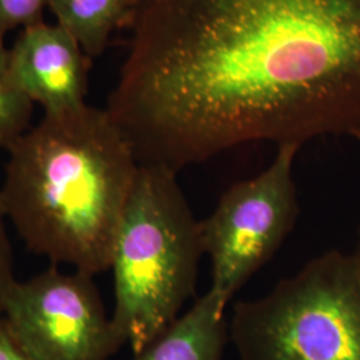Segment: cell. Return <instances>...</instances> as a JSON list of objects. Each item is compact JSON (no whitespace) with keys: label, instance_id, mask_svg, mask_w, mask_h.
Returning <instances> with one entry per match:
<instances>
[{"label":"cell","instance_id":"1","mask_svg":"<svg viewBox=\"0 0 360 360\" xmlns=\"http://www.w3.org/2000/svg\"><path fill=\"white\" fill-rule=\"evenodd\" d=\"M105 110L139 165L248 143H360V0H134Z\"/></svg>","mask_w":360,"mask_h":360},{"label":"cell","instance_id":"2","mask_svg":"<svg viewBox=\"0 0 360 360\" xmlns=\"http://www.w3.org/2000/svg\"><path fill=\"white\" fill-rule=\"evenodd\" d=\"M138 168L105 108L44 114L8 150L6 215L30 251L95 276L111 267Z\"/></svg>","mask_w":360,"mask_h":360},{"label":"cell","instance_id":"3","mask_svg":"<svg viewBox=\"0 0 360 360\" xmlns=\"http://www.w3.org/2000/svg\"><path fill=\"white\" fill-rule=\"evenodd\" d=\"M202 255L200 221L181 191L178 172L139 165L110 267L111 319L134 355L179 318L195 294Z\"/></svg>","mask_w":360,"mask_h":360},{"label":"cell","instance_id":"4","mask_svg":"<svg viewBox=\"0 0 360 360\" xmlns=\"http://www.w3.org/2000/svg\"><path fill=\"white\" fill-rule=\"evenodd\" d=\"M239 360H360V257L328 251L233 306Z\"/></svg>","mask_w":360,"mask_h":360},{"label":"cell","instance_id":"5","mask_svg":"<svg viewBox=\"0 0 360 360\" xmlns=\"http://www.w3.org/2000/svg\"><path fill=\"white\" fill-rule=\"evenodd\" d=\"M297 144H281L270 166L235 183L200 220L203 251L211 262L214 292L231 302L283 245L295 227L299 202L294 180Z\"/></svg>","mask_w":360,"mask_h":360},{"label":"cell","instance_id":"6","mask_svg":"<svg viewBox=\"0 0 360 360\" xmlns=\"http://www.w3.org/2000/svg\"><path fill=\"white\" fill-rule=\"evenodd\" d=\"M0 318L31 360H110L124 346L94 276L80 271L16 279Z\"/></svg>","mask_w":360,"mask_h":360},{"label":"cell","instance_id":"7","mask_svg":"<svg viewBox=\"0 0 360 360\" xmlns=\"http://www.w3.org/2000/svg\"><path fill=\"white\" fill-rule=\"evenodd\" d=\"M8 56L18 86L44 114L87 104L91 58L63 27L44 20L25 27Z\"/></svg>","mask_w":360,"mask_h":360},{"label":"cell","instance_id":"8","mask_svg":"<svg viewBox=\"0 0 360 360\" xmlns=\"http://www.w3.org/2000/svg\"><path fill=\"white\" fill-rule=\"evenodd\" d=\"M229 300L212 290L135 355V360H223L230 339Z\"/></svg>","mask_w":360,"mask_h":360},{"label":"cell","instance_id":"9","mask_svg":"<svg viewBox=\"0 0 360 360\" xmlns=\"http://www.w3.org/2000/svg\"><path fill=\"white\" fill-rule=\"evenodd\" d=\"M49 10L92 59L103 53L116 30L129 27L134 0H49Z\"/></svg>","mask_w":360,"mask_h":360},{"label":"cell","instance_id":"10","mask_svg":"<svg viewBox=\"0 0 360 360\" xmlns=\"http://www.w3.org/2000/svg\"><path fill=\"white\" fill-rule=\"evenodd\" d=\"M34 107L13 77L8 47L0 37V148L8 151L30 129Z\"/></svg>","mask_w":360,"mask_h":360},{"label":"cell","instance_id":"11","mask_svg":"<svg viewBox=\"0 0 360 360\" xmlns=\"http://www.w3.org/2000/svg\"><path fill=\"white\" fill-rule=\"evenodd\" d=\"M49 0H0V37L43 20Z\"/></svg>","mask_w":360,"mask_h":360},{"label":"cell","instance_id":"12","mask_svg":"<svg viewBox=\"0 0 360 360\" xmlns=\"http://www.w3.org/2000/svg\"><path fill=\"white\" fill-rule=\"evenodd\" d=\"M7 221L8 219L6 215L0 193V315L4 306V300L13 283L16 282L13 274V247L7 232Z\"/></svg>","mask_w":360,"mask_h":360},{"label":"cell","instance_id":"13","mask_svg":"<svg viewBox=\"0 0 360 360\" xmlns=\"http://www.w3.org/2000/svg\"><path fill=\"white\" fill-rule=\"evenodd\" d=\"M0 360H31L16 345L6 324L0 318Z\"/></svg>","mask_w":360,"mask_h":360},{"label":"cell","instance_id":"14","mask_svg":"<svg viewBox=\"0 0 360 360\" xmlns=\"http://www.w3.org/2000/svg\"><path fill=\"white\" fill-rule=\"evenodd\" d=\"M356 252H358V254H359V257H360V245H359V248H358V251H356Z\"/></svg>","mask_w":360,"mask_h":360},{"label":"cell","instance_id":"15","mask_svg":"<svg viewBox=\"0 0 360 360\" xmlns=\"http://www.w3.org/2000/svg\"><path fill=\"white\" fill-rule=\"evenodd\" d=\"M359 245H360V231H359Z\"/></svg>","mask_w":360,"mask_h":360}]
</instances>
